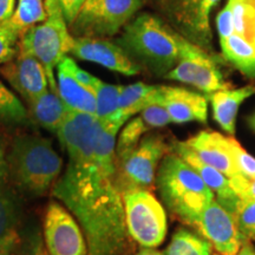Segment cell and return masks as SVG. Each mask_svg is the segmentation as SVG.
Wrapping results in <instances>:
<instances>
[{"label":"cell","instance_id":"obj_22","mask_svg":"<svg viewBox=\"0 0 255 255\" xmlns=\"http://www.w3.org/2000/svg\"><path fill=\"white\" fill-rule=\"evenodd\" d=\"M222 57L245 77L255 79V46L238 34L220 39Z\"/></svg>","mask_w":255,"mask_h":255},{"label":"cell","instance_id":"obj_17","mask_svg":"<svg viewBox=\"0 0 255 255\" xmlns=\"http://www.w3.org/2000/svg\"><path fill=\"white\" fill-rule=\"evenodd\" d=\"M76 63L71 57H64L57 66V90L70 111L94 115L96 114L95 91L81 84L75 77L73 68Z\"/></svg>","mask_w":255,"mask_h":255},{"label":"cell","instance_id":"obj_21","mask_svg":"<svg viewBox=\"0 0 255 255\" xmlns=\"http://www.w3.org/2000/svg\"><path fill=\"white\" fill-rule=\"evenodd\" d=\"M158 85L137 82L122 88L119 100V120L123 124L145 107L156 103Z\"/></svg>","mask_w":255,"mask_h":255},{"label":"cell","instance_id":"obj_43","mask_svg":"<svg viewBox=\"0 0 255 255\" xmlns=\"http://www.w3.org/2000/svg\"><path fill=\"white\" fill-rule=\"evenodd\" d=\"M133 255H164V254H162L161 252L156 251L155 248H142V250H139L136 254Z\"/></svg>","mask_w":255,"mask_h":255},{"label":"cell","instance_id":"obj_4","mask_svg":"<svg viewBox=\"0 0 255 255\" xmlns=\"http://www.w3.org/2000/svg\"><path fill=\"white\" fill-rule=\"evenodd\" d=\"M8 176L34 196H43L55 186L63 170V158L49 138L21 133L12 139L7 152Z\"/></svg>","mask_w":255,"mask_h":255},{"label":"cell","instance_id":"obj_18","mask_svg":"<svg viewBox=\"0 0 255 255\" xmlns=\"http://www.w3.org/2000/svg\"><path fill=\"white\" fill-rule=\"evenodd\" d=\"M171 150L182 157L188 164L196 170V173L200 175L210 190L214 193L215 200L221 205L223 208H226L232 214H234L237 209L239 199L235 195L234 191L229 186V180L226 175L220 173L210 165L203 163L196 157V155L190 150V148L186 144V142L175 141L171 144Z\"/></svg>","mask_w":255,"mask_h":255},{"label":"cell","instance_id":"obj_12","mask_svg":"<svg viewBox=\"0 0 255 255\" xmlns=\"http://www.w3.org/2000/svg\"><path fill=\"white\" fill-rule=\"evenodd\" d=\"M196 228L221 255H238L244 244L234 215L216 200L201 213Z\"/></svg>","mask_w":255,"mask_h":255},{"label":"cell","instance_id":"obj_16","mask_svg":"<svg viewBox=\"0 0 255 255\" xmlns=\"http://www.w3.org/2000/svg\"><path fill=\"white\" fill-rule=\"evenodd\" d=\"M186 144L200 161L219 170L228 178L240 175L229 150L227 136L213 130H202L187 139Z\"/></svg>","mask_w":255,"mask_h":255},{"label":"cell","instance_id":"obj_33","mask_svg":"<svg viewBox=\"0 0 255 255\" xmlns=\"http://www.w3.org/2000/svg\"><path fill=\"white\" fill-rule=\"evenodd\" d=\"M139 116L144 121L146 127L149 129H158V128H163L171 123L170 116L165 110V108L162 104H150L145 107Z\"/></svg>","mask_w":255,"mask_h":255},{"label":"cell","instance_id":"obj_41","mask_svg":"<svg viewBox=\"0 0 255 255\" xmlns=\"http://www.w3.org/2000/svg\"><path fill=\"white\" fill-rule=\"evenodd\" d=\"M15 0H0V23L7 20L13 14Z\"/></svg>","mask_w":255,"mask_h":255},{"label":"cell","instance_id":"obj_40","mask_svg":"<svg viewBox=\"0 0 255 255\" xmlns=\"http://www.w3.org/2000/svg\"><path fill=\"white\" fill-rule=\"evenodd\" d=\"M19 234L18 232L12 233L7 237L0 240V255H13L18 246Z\"/></svg>","mask_w":255,"mask_h":255},{"label":"cell","instance_id":"obj_27","mask_svg":"<svg viewBox=\"0 0 255 255\" xmlns=\"http://www.w3.org/2000/svg\"><path fill=\"white\" fill-rule=\"evenodd\" d=\"M28 111L13 92L0 82V124L1 126H25Z\"/></svg>","mask_w":255,"mask_h":255},{"label":"cell","instance_id":"obj_26","mask_svg":"<svg viewBox=\"0 0 255 255\" xmlns=\"http://www.w3.org/2000/svg\"><path fill=\"white\" fill-rule=\"evenodd\" d=\"M235 34L255 46V0H228Z\"/></svg>","mask_w":255,"mask_h":255},{"label":"cell","instance_id":"obj_42","mask_svg":"<svg viewBox=\"0 0 255 255\" xmlns=\"http://www.w3.org/2000/svg\"><path fill=\"white\" fill-rule=\"evenodd\" d=\"M238 255H255V248L253 247V245L251 244L250 240L244 241Z\"/></svg>","mask_w":255,"mask_h":255},{"label":"cell","instance_id":"obj_44","mask_svg":"<svg viewBox=\"0 0 255 255\" xmlns=\"http://www.w3.org/2000/svg\"><path fill=\"white\" fill-rule=\"evenodd\" d=\"M248 124H250L251 129L255 132V114L252 115L250 119H248Z\"/></svg>","mask_w":255,"mask_h":255},{"label":"cell","instance_id":"obj_23","mask_svg":"<svg viewBox=\"0 0 255 255\" xmlns=\"http://www.w3.org/2000/svg\"><path fill=\"white\" fill-rule=\"evenodd\" d=\"M44 0H19L13 14L5 23L19 36V39L34 25L46 19Z\"/></svg>","mask_w":255,"mask_h":255},{"label":"cell","instance_id":"obj_1","mask_svg":"<svg viewBox=\"0 0 255 255\" xmlns=\"http://www.w3.org/2000/svg\"><path fill=\"white\" fill-rule=\"evenodd\" d=\"M121 127L70 111L56 132L68 155L52 195L77 220L88 255H133L123 194L117 183L116 136Z\"/></svg>","mask_w":255,"mask_h":255},{"label":"cell","instance_id":"obj_31","mask_svg":"<svg viewBox=\"0 0 255 255\" xmlns=\"http://www.w3.org/2000/svg\"><path fill=\"white\" fill-rule=\"evenodd\" d=\"M227 143L239 174L247 178L255 177V158L253 156L247 152L246 149L242 148V145L233 136H227Z\"/></svg>","mask_w":255,"mask_h":255},{"label":"cell","instance_id":"obj_11","mask_svg":"<svg viewBox=\"0 0 255 255\" xmlns=\"http://www.w3.org/2000/svg\"><path fill=\"white\" fill-rule=\"evenodd\" d=\"M44 244L49 255H88L77 220L57 201H51L44 216Z\"/></svg>","mask_w":255,"mask_h":255},{"label":"cell","instance_id":"obj_36","mask_svg":"<svg viewBox=\"0 0 255 255\" xmlns=\"http://www.w3.org/2000/svg\"><path fill=\"white\" fill-rule=\"evenodd\" d=\"M7 152H8V141L5 130L0 124V186H4L8 177V163H7Z\"/></svg>","mask_w":255,"mask_h":255},{"label":"cell","instance_id":"obj_45","mask_svg":"<svg viewBox=\"0 0 255 255\" xmlns=\"http://www.w3.org/2000/svg\"><path fill=\"white\" fill-rule=\"evenodd\" d=\"M212 255H221V254H219V253H218V252H215V253H213Z\"/></svg>","mask_w":255,"mask_h":255},{"label":"cell","instance_id":"obj_25","mask_svg":"<svg viewBox=\"0 0 255 255\" xmlns=\"http://www.w3.org/2000/svg\"><path fill=\"white\" fill-rule=\"evenodd\" d=\"M213 246L203 237L188 229L180 228L174 233L164 255H212Z\"/></svg>","mask_w":255,"mask_h":255},{"label":"cell","instance_id":"obj_37","mask_svg":"<svg viewBox=\"0 0 255 255\" xmlns=\"http://www.w3.org/2000/svg\"><path fill=\"white\" fill-rule=\"evenodd\" d=\"M84 1L85 0H58L63 15L68 25L71 24L75 20V18L77 17L79 9H81Z\"/></svg>","mask_w":255,"mask_h":255},{"label":"cell","instance_id":"obj_5","mask_svg":"<svg viewBox=\"0 0 255 255\" xmlns=\"http://www.w3.org/2000/svg\"><path fill=\"white\" fill-rule=\"evenodd\" d=\"M46 19L31 27L18 41V52L39 60L45 69L49 88L57 90L55 70L71 50L73 36L64 18L58 0H45Z\"/></svg>","mask_w":255,"mask_h":255},{"label":"cell","instance_id":"obj_24","mask_svg":"<svg viewBox=\"0 0 255 255\" xmlns=\"http://www.w3.org/2000/svg\"><path fill=\"white\" fill-rule=\"evenodd\" d=\"M123 85L108 84L100 81L95 88L96 119L101 122L116 124L122 128L124 124L119 120V100Z\"/></svg>","mask_w":255,"mask_h":255},{"label":"cell","instance_id":"obj_2","mask_svg":"<svg viewBox=\"0 0 255 255\" xmlns=\"http://www.w3.org/2000/svg\"><path fill=\"white\" fill-rule=\"evenodd\" d=\"M142 70L165 77L180 59L181 36L149 12L136 14L115 39Z\"/></svg>","mask_w":255,"mask_h":255},{"label":"cell","instance_id":"obj_3","mask_svg":"<svg viewBox=\"0 0 255 255\" xmlns=\"http://www.w3.org/2000/svg\"><path fill=\"white\" fill-rule=\"evenodd\" d=\"M155 182L164 206L184 225L196 227L201 213L215 200L195 169L173 150L159 162Z\"/></svg>","mask_w":255,"mask_h":255},{"label":"cell","instance_id":"obj_9","mask_svg":"<svg viewBox=\"0 0 255 255\" xmlns=\"http://www.w3.org/2000/svg\"><path fill=\"white\" fill-rule=\"evenodd\" d=\"M127 227L130 237L143 248H156L167 237V215L150 190L130 189L123 193Z\"/></svg>","mask_w":255,"mask_h":255},{"label":"cell","instance_id":"obj_19","mask_svg":"<svg viewBox=\"0 0 255 255\" xmlns=\"http://www.w3.org/2000/svg\"><path fill=\"white\" fill-rule=\"evenodd\" d=\"M255 95V85L238 89H222L207 96L212 104L213 117L220 128L229 135L235 133L238 113L241 104Z\"/></svg>","mask_w":255,"mask_h":255},{"label":"cell","instance_id":"obj_6","mask_svg":"<svg viewBox=\"0 0 255 255\" xmlns=\"http://www.w3.org/2000/svg\"><path fill=\"white\" fill-rule=\"evenodd\" d=\"M156 15L181 37L215 55L210 14L220 0H151Z\"/></svg>","mask_w":255,"mask_h":255},{"label":"cell","instance_id":"obj_10","mask_svg":"<svg viewBox=\"0 0 255 255\" xmlns=\"http://www.w3.org/2000/svg\"><path fill=\"white\" fill-rule=\"evenodd\" d=\"M219 58L181 37V55L176 66L165 79L184 83L202 91L206 96L229 88L220 71Z\"/></svg>","mask_w":255,"mask_h":255},{"label":"cell","instance_id":"obj_38","mask_svg":"<svg viewBox=\"0 0 255 255\" xmlns=\"http://www.w3.org/2000/svg\"><path fill=\"white\" fill-rule=\"evenodd\" d=\"M25 246L26 247H25L23 255H49L45 244L41 240L40 234L38 232L31 235L30 240L27 241Z\"/></svg>","mask_w":255,"mask_h":255},{"label":"cell","instance_id":"obj_20","mask_svg":"<svg viewBox=\"0 0 255 255\" xmlns=\"http://www.w3.org/2000/svg\"><path fill=\"white\" fill-rule=\"evenodd\" d=\"M27 104L34 122L55 133L58 131L70 114V110L62 101L58 91L51 90L50 88L39 97L27 102Z\"/></svg>","mask_w":255,"mask_h":255},{"label":"cell","instance_id":"obj_7","mask_svg":"<svg viewBox=\"0 0 255 255\" xmlns=\"http://www.w3.org/2000/svg\"><path fill=\"white\" fill-rule=\"evenodd\" d=\"M170 150L171 145L161 133L148 132L135 148L116 156L117 183L122 194L130 189L150 190L159 162Z\"/></svg>","mask_w":255,"mask_h":255},{"label":"cell","instance_id":"obj_28","mask_svg":"<svg viewBox=\"0 0 255 255\" xmlns=\"http://www.w3.org/2000/svg\"><path fill=\"white\" fill-rule=\"evenodd\" d=\"M19 207L17 199L11 190L0 186V240L17 232Z\"/></svg>","mask_w":255,"mask_h":255},{"label":"cell","instance_id":"obj_29","mask_svg":"<svg viewBox=\"0 0 255 255\" xmlns=\"http://www.w3.org/2000/svg\"><path fill=\"white\" fill-rule=\"evenodd\" d=\"M150 131L141 116L133 117L123 126L119 139L116 141V156H121L138 144L142 137Z\"/></svg>","mask_w":255,"mask_h":255},{"label":"cell","instance_id":"obj_39","mask_svg":"<svg viewBox=\"0 0 255 255\" xmlns=\"http://www.w3.org/2000/svg\"><path fill=\"white\" fill-rule=\"evenodd\" d=\"M73 73H75V77L77 78V81L81 83V84H83L84 87H87L89 89H91V90L94 91H95V88L97 87L98 82L101 81V79L96 78L95 76H92L91 73H89L88 71H85V70L79 68L77 64H76L75 68H73Z\"/></svg>","mask_w":255,"mask_h":255},{"label":"cell","instance_id":"obj_8","mask_svg":"<svg viewBox=\"0 0 255 255\" xmlns=\"http://www.w3.org/2000/svg\"><path fill=\"white\" fill-rule=\"evenodd\" d=\"M143 5V0H85L77 17L69 25L73 37L116 36Z\"/></svg>","mask_w":255,"mask_h":255},{"label":"cell","instance_id":"obj_32","mask_svg":"<svg viewBox=\"0 0 255 255\" xmlns=\"http://www.w3.org/2000/svg\"><path fill=\"white\" fill-rule=\"evenodd\" d=\"M19 36L5 21L0 23V65L9 62L18 53Z\"/></svg>","mask_w":255,"mask_h":255},{"label":"cell","instance_id":"obj_13","mask_svg":"<svg viewBox=\"0 0 255 255\" xmlns=\"http://www.w3.org/2000/svg\"><path fill=\"white\" fill-rule=\"evenodd\" d=\"M69 55L81 60H87L104 66L124 76H136L142 69L133 63L122 47L109 38L73 37Z\"/></svg>","mask_w":255,"mask_h":255},{"label":"cell","instance_id":"obj_15","mask_svg":"<svg viewBox=\"0 0 255 255\" xmlns=\"http://www.w3.org/2000/svg\"><path fill=\"white\" fill-rule=\"evenodd\" d=\"M156 103L165 108L171 123L200 122L205 124L208 119L207 96L186 88L158 85Z\"/></svg>","mask_w":255,"mask_h":255},{"label":"cell","instance_id":"obj_14","mask_svg":"<svg viewBox=\"0 0 255 255\" xmlns=\"http://www.w3.org/2000/svg\"><path fill=\"white\" fill-rule=\"evenodd\" d=\"M0 73L26 103L49 90V79L43 64L27 53L18 52L13 59L1 64Z\"/></svg>","mask_w":255,"mask_h":255},{"label":"cell","instance_id":"obj_30","mask_svg":"<svg viewBox=\"0 0 255 255\" xmlns=\"http://www.w3.org/2000/svg\"><path fill=\"white\" fill-rule=\"evenodd\" d=\"M233 215L244 241L255 239V200H239L237 209Z\"/></svg>","mask_w":255,"mask_h":255},{"label":"cell","instance_id":"obj_34","mask_svg":"<svg viewBox=\"0 0 255 255\" xmlns=\"http://www.w3.org/2000/svg\"><path fill=\"white\" fill-rule=\"evenodd\" d=\"M229 186L240 201L255 200V177L247 178L242 175L228 178Z\"/></svg>","mask_w":255,"mask_h":255},{"label":"cell","instance_id":"obj_35","mask_svg":"<svg viewBox=\"0 0 255 255\" xmlns=\"http://www.w3.org/2000/svg\"><path fill=\"white\" fill-rule=\"evenodd\" d=\"M216 28H218V34L220 39H225L235 34L234 28V19H233V12L229 4L225 6L219 12L216 17Z\"/></svg>","mask_w":255,"mask_h":255}]
</instances>
